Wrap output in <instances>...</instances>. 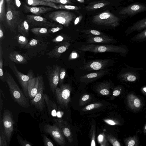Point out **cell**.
<instances>
[{"label": "cell", "mask_w": 146, "mask_h": 146, "mask_svg": "<svg viewBox=\"0 0 146 146\" xmlns=\"http://www.w3.org/2000/svg\"><path fill=\"white\" fill-rule=\"evenodd\" d=\"M6 16L4 23L7 29L16 33L19 25L25 19L22 12L18 10L12 0L6 1Z\"/></svg>", "instance_id": "obj_1"}, {"label": "cell", "mask_w": 146, "mask_h": 146, "mask_svg": "<svg viewBox=\"0 0 146 146\" xmlns=\"http://www.w3.org/2000/svg\"><path fill=\"white\" fill-rule=\"evenodd\" d=\"M4 76L13 100L23 108L29 107L30 105L28 98L20 90L11 75L6 70Z\"/></svg>", "instance_id": "obj_2"}, {"label": "cell", "mask_w": 146, "mask_h": 146, "mask_svg": "<svg viewBox=\"0 0 146 146\" xmlns=\"http://www.w3.org/2000/svg\"><path fill=\"white\" fill-rule=\"evenodd\" d=\"M78 49L84 52L94 53L112 52L118 53L125 56L128 53L129 49L125 45H114L94 44L82 45Z\"/></svg>", "instance_id": "obj_3"}, {"label": "cell", "mask_w": 146, "mask_h": 146, "mask_svg": "<svg viewBox=\"0 0 146 146\" xmlns=\"http://www.w3.org/2000/svg\"><path fill=\"white\" fill-rule=\"evenodd\" d=\"M50 44L47 41L32 38L23 48L26 50V54L30 59L35 58L44 55Z\"/></svg>", "instance_id": "obj_4"}, {"label": "cell", "mask_w": 146, "mask_h": 146, "mask_svg": "<svg viewBox=\"0 0 146 146\" xmlns=\"http://www.w3.org/2000/svg\"><path fill=\"white\" fill-rule=\"evenodd\" d=\"M46 16L51 22L58 23L66 27H69L71 22L76 18L74 13L63 10L52 11L48 13Z\"/></svg>", "instance_id": "obj_5"}, {"label": "cell", "mask_w": 146, "mask_h": 146, "mask_svg": "<svg viewBox=\"0 0 146 146\" xmlns=\"http://www.w3.org/2000/svg\"><path fill=\"white\" fill-rule=\"evenodd\" d=\"M119 20L118 17L106 11L94 16L92 22L97 25L115 27L119 25Z\"/></svg>", "instance_id": "obj_6"}, {"label": "cell", "mask_w": 146, "mask_h": 146, "mask_svg": "<svg viewBox=\"0 0 146 146\" xmlns=\"http://www.w3.org/2000/svg\"><path fill=\"white\" fill-rule=\"evenodd\" d=\"M71 88L68 84H62L60 87H57L55 90V95L57 101L62 108H67L70 101Z\"/></svg>", "instance_id": "obj_7"}, {"label": "cell", "mask_w": 146, "mask_h": 146, "mask_svg": "<svg viewBox=\"0 0 146 146\" xmlns=\"http://www.w3.org/2000/svg\"><path fill=\"white\" fill-rule=\"evenodd\" d=\"M61 67L57 64L51 67L47 66L46 67L45 74L49 82L51 91L54 95L59 82V74Z\"/></svg>", "instance_id": "obj_8"}, {"label": "cell", "mask_w": 146, "mask_h": 146, "mask_svg": "<svg viewBox=\"0 0 146 146\" xmlns=\"http://www.w3.org/2000/svg\"><path fill=\"white\" fill-rule=\"evenodd\" d=\"M3 125L7 142L9 143L14 130L15 121L12 112L4 109L2 115Z\"/></svg>", "instance_id": "obj_9"}, {"label": "cell", "mask_w": 146, "mask_h": 146, "mask_svg": "<svg viewBox=\"0 0 146 146\" xmlns=\"http://www.w3.org/2000/svg\"><path fill=\"white\" fill-rule=\"evenodd\" d=\"M25 19L29 24L32 27H41L47 28L53 27L57 24L50 21L48 19L40 16L34 15H27Z\"/></svg>", "instance_id": "obj_10"}, {"label": "cell", "mask_w": 146, "mask_h": 146, "mask_svg": "<svg viewBox=\"0 0 146 146\" xmlns=\"http://www.w3.org/2000/svg\"><path fill=\"white\" fill-rule=\"evenodd\" d=\"M39 86L38 91L36 96L31 100V103L40 111L43 110L45 102L44 98V79L42 75L38 76Z\"/></svg>", "instance_id": "obj_11"}, {"label": "cell", "mask_w": 146, "mask_h": 146, "mask_svg": "<svg viewBox=\"0 0 146 146\" xmlns=\"http://www.w3.org/2000/svg\"><path fill=\"white\" fill-rule=\"evenodd\" d=\"M43 130L45 133L49 134L59 145L61 146L65 145L66 142L64 136L60 129L56 125L45 124Z\"/></svg>", "instance_id": "obj_12"}, {"label": "cell", "mask_w": 146, "mask_h": 146, "mask_svg": "<svg viewBox=\"0 0 146 146\" xmlns=\"http://www.w3.org/2000/svg\"><path fill=\"white\" fill-rule=\"evenodd\" d=\"M9 66L13 71L21 86L23 92L26 96L29 97L27 88L29 81L30 79V75L28 73L25 75L19 71L17 69L15 63L9 62Z\"/></svg>", "instance_id": "obj_13"}, {"label": "cell", "mask_w": 146, "mask_h": 146, "mask_svg": "<svg viewBox=\"0 0 146 146\" xmlns=\"http://www.w3.org/2000/svg\"><path fill=\"white\" fill-rule=\"evenodd\" d=\"M127 68L119 74V78L121 80L125 82H134L139 78L138 70H141L143 68H135L125 64Z\"/></svg>", "instance_id": "obj_14"}, {"label": "cell", "mask_w": 146, "mask_h": 146, "mask_svg": "<svg viewBox=\"0 0 146 146\" xmlns=\"http://www.w3.org/2000/svg\"><path fill=\"white\" fill-rule=\"evenodd\" d=\"M146 11V5L142 3H134L123 8L119 14L132 16L139 13Z\"/></svg>", "instance_id": "obj_15"}, {"label": "cell", "mask_w": 146, "mask_h": 146, "mask_svg": "<svg viewBox=\"0 0 146 146\" xmlns=\"http://www.w3.org/2000/svg\"><path fill=\"white\" fill-rule=\"evenodd\" d=\"M108 59L97 60L85 62L80 68L87 71L98 70L104 69L108 65Z\"/></svg>", "instance_id": "obj_16"}, {"label": "cell", "mask_w": 146, "mask_h": 146, "mask_svg": "<svg viewBox=\"0 0 146 146\" xmlns=\"http://www.w3.org/2000/svg\"><path fill=\"white\" fill-rule=\"evenodd\" d=\"M28 73L30 75V79L28 83L27 91L29 97L31 100L34 99L37 93L39 79L38 76L35 77L32 70H29Z\"/></svg>", "instance_id": "obj_17"}, {"label": "cell", "mask_w": 146, "mask_h": 146, "mask_svg": "<svg viewBox=\"0 0 146 146\" xmlns=\"http://www.w3.org/2000/svg\"><path fill=\"white\" fill-rule=\"evenodd\" d=\"M70 45V43L68 41L60 42L46 54L50 58H58L61 54L68 48Z\"/></svg>", "instance_id": "obj_18"}, {"label": "cell", "mask_w": 146, "mask_h": 146, "mask_svg": "<svg viewBox=\"0 0 146 146\" xmlns=\"http://www.w3.org/2000/svg\"><path fill=\"white\" fill-rule=\"evenodd\" d=\"M53 121L55 124L60 129L64 136L70 143L73 141V137L72 132L70 126L67 122L61 119H54Z\"/></svg>", "instance_id": "obj_19"}, {"label": "cell", "mask_w": 146, "mask_h": 146, "mask_svg": "<svg viewBox=\"0 0 146 146\" xmlns=\"http://www.w3.org/2000/svg\"><path fill=\"white\" fill-rule=\"evenodd\" d=\"M23 11L25 13H31L34 15L41 16V14L54 10L55 9L46 6H30L26 4L23 5Z\"/></svg>", "instance_id": "obj_20"}, {"label": "cell", "mask_w": 146, "mask_h": 146, "mask_svg": "<svg viewBox=\"0 0 146 146\" xmlns=\"http://www.w3.org/2000/svg\"><path fill=\"white\" fill-rule=\"evenodd\" d=\"M44 98L49 113L53 117H57V119L61 118L63 113L59 110L55 102L51 100L45 94H44Z\"/></svg>", "instance_id": "obj_21"}, {"label": "cell", "mask_w": 146, "mask_h": 146, "mask_svg": "<svg viewBox=\"0 0 146 146\" xmlns=\"http://www.w3.org/2000/svg\"><path fill=\"white\" fill-rule=\"evenodd\" d=\"M9 58L11 61L18 64H26L30 59L27 54L21 53L16 51L10 52Z\"/></svg>", "instance_id": "obj_22"}, {"label": "cell", "mask_w": 146, "mask_h": 146, "mask_svg": "<svg viewBox=\"0 0 146 146\" xmlns=\"http://www.w3.org/2000/svg\"><path fill=\"white\" fill-rule=\"evenodd\" d=\"M108 71L100 70L96 72L85 74L80 77L81 81L88 83L95 80L106 75Z\"/></svg>", "instance_id": "obj_23"}, {"label": "cell", "mask_w": 146, "mask_h": 146, "mask_svg": "<svg viewBox=\"0 0 146 146\" xmlns=\"http://www.w3.org/2000/svg\"><path fill=\"white\" fill-rule=\"evenodd\" d=\"M146 29V17L137 21L128 27L125 31L126 36L134 31H141Z\"/></svg>", "instance_id": "obj_24"}, {"label": "cell", "mask_w": 146, "mask_h": 146, "mask_svg": "<svg viewBox=\"0 0 146 146\" xmlns=\"http://www.w3.org/2000/svg\"><path fill=\"white\" fill-rule=\"evenodd\" d=\"M127 101V105L131 110H138L142 107V104L141 100L133 94H130L128 95Z\"/></svg>", "instance_id": "obj_25"}, {"label": "cell", "mask_w": 146, "mask_h": 146, "mask_svg": "<svg viewBox=\"0 0 146 146\" xmlns=\"http://www.w3.org/2000/svg\"><path fill=\"white\" fill-rule=\"evenodd\" d=\"M115 40L108 36L103 35L99 36H90L87 40V42L90 43H108Z\"/></svg>", "instance_id": "obj_26"}, {"label": "cell", "mask_w": 146, "mask_h": 146, "mask_svg": "<svg viewBox=\"0 0 146 146\" xmlns=\"http://www.w3.org/2000/svg\"><path fill=\"white\" fill-rule=\"evenodd\" d=\"M25 1L28 5L32 6L43 5L52 7L56 9H59L56 4L52 2H48L41 0H25Z\"/></svg>", "instance_id": "obj_27"}, {"label": "cell", "mask_w": 146, "mask_h": 146, "mask_svg": "<svg viewBox=\"0 0 146 146\" xmlns=\"http://www.w3.org/2000/svg\"><path fill=\"white\" fill-rule=\"evenodd\" d=\"M110 3V2L105 1L92 2L88 5L86 9L88 11L94 10L108 5Z\"/></svg>", "instance_id": "obj_28"}, {"label": "cell", "mask_w": 146, "mask_h": 146, "mask_svg": "<svg viewBox=\"0 0 146 146\" xmlns=\"http://www.w3.org/2000/svg\"><path fill=\"white\" fill-rule=\"evenodd\" d=\"M29 25L25 19L19 25L17 29L20 34L26 37L29 35Z\"/></svg>", "instance_id": "obj_29"}, {"label": "cell", "mask_w": 146, "mask_h": 146, "mask_svg": "<svg viewBox=\"0 0 146 146\" xmlns=\"http://www.w3.org/2000/svg\"><path fill=\"white\" fill-rule=\"evenodd\" d=\"M48 29L44 27H35L31 29V31L38 36H43L48 34Z\"/></svg>", "instance_id": "obj_30"}, {"label": "cell", "mask_w": 146, "mask_h": 146, "mask_svg": "<svg viewBox=\"0 0 146 146\" xmlns=\"http://www.w3.org/2000/svg\"><path fill=\"white\" fill-rule=\"evenodd\" d=\"M110 84L108 82L102 83L98 85V90L102 95H108L110 93Z\"/></svg>", "instance_id": "obj_31"}, {"label": "cell", "mask_w": 146, "mask_h": 146, "mask_svg": "<svg viewBox=\"0 0 146 146\" xmlns=\"http://www.w3.org/2000/svg\"><path fill=\"white\" fill-rule=\"evenodd\" d=\"M14 38L17 39L18 44L22 48H23L29 42L28 39L26 36L19 34H17Z\"/></svg>", "instance_id": "obj_32"}, {"label": "cell", "mask_w": 146, "mask_h": 146, "mask_svg": "<svg viewBox=\"0 0 146 146\" xmlns=\"http://www.w3.org/2000/svg\"><path fill=\"white\" fill-rule=\"evenodd\" d=\"M131 40L137 42L146 41V29L132 37Z\"/></svg>", "instance_id": "obj_33"}, {"label": "cell", "mask_w": 146, "mask_h": 146, "mask_svg": "<svg viewBox=\"0 0 146 146\" xmlns=\"http://www.w3.org/2000/svg\"><path fill=\"white\" fill-rule=\"evenodd\" d=\"M5 0H0V22H4L6 18Z\"/></svg>", "instance_id": "obj_34"}, {"label": "cell", "mask_w": 146, "mask_h": 146, "mask_svg": "<svg viewBox=\"0 0 146 146\" xmlns=\"http://www.w3.org/2000/svg\"><path fill=\"white\" fill-rule=\"evenodd\" d=\"M125 145L127 146H137L138 142L135 136L127 138L124 139Z\"/></svg>", "instance_id": "obj_35"}, {"label": "cell", "mask_w": 146, "mask_h": 146, "mask_svg": "<svg viewBox=\"0 0 146 146\" xmlns=\"http://www.w3.org/2000/svg\"><path fill=\"white\" fill-rule=\"evenodd\" d=\"M3 53L1 44H0V78L3 82H5L3 70Z\"/></svg>", "instance_id": "obj_36"}, {"label": "cell", "mask_w": 146, "mask_h": 146, "mask_svg": "<svg viewBox=\"0 0 146 146\" xmlns=\"http://www.w3.org/2000/svg\"><path fill=\"white\" fill-rule=\"evenodd\" d=\"M7 141L3 126L0 127V146H7Z\"/></svg>", "instance_id": "obj_37"}, {"label": "cell", "mask_w": 146, "mask_h": 146, "mask_svg": "<svg viewBox=\"0 0 146 146\" xmlns=\"http://www.w3.org/2000/svg\"><path fill=\"white\" fill-rule=\"evenodd\" d=\"M105 137L113 146H120V143L113 136L109 134H106Z\"/></svg>", "instance_id": "obj_38"}, {"label": "cell", "mask_w": 146, "mask_h": 146, "mask_svg": "<svg viewBox=\"0 0 146 146\" xmlns=\"http://www.w3.org/2000/svg\"><path fill=\"white\" fill-rule=\"evenodd\" d=\"M59 9H63L72 10H77L79 9V7L77 6L65 5V4H59L56 5Z\"/></svg>", "instance_id": "obj_39"}, {"label": "cell", "mask_w": 146, "mask_h": 146, "mask_svg": "<svg viewBox=\"0 0 146 146\" xmlns=\"http://www.w3.org/2000/svg\"><path fill=\"white\" fill-rule=\"evenodd\" d=\"M67 38L66 35H60L52 39L51 41L55 43H60L62 42L66 41V40Z\"/></svg>", "instance_id": "obj_40"}, {"label": "cell", "mask_w": 146, "mask_h": 146, "mask_svg": "<svg viewBox=\"0 0 146 146\" xmlns=\"http://www.w3.org/2000/svg\"><path fill=\"white\" fill-rule=\"evenodd\" d=\"M17 139L20 145L21 146H31L33 145L25 139H24L19 135L17 136Z\"/></svg>", "instance_id": "obj_41"}, {"label": "cell", "mask_w": 146, "mask_h": 146, "mask_svg": "<svg viewBox=\"0 0 146 146\" xmlns=\"http://www.w3.org/2000/svg\"><path fill=\"white\" fill-rule=\"evenodd\" d=\"M85 34L92 36H99L104 35V34L98 31L94 30H88L82 31Z\"/></svg>", "instance_id": "obj_42"}, {"label": "cell", "mask_w": 146, "mask_h": 146, "mask_svg": "<svg viewBox=\"0 0 146 146\" xmlns=\"http://www.w3.org/2000/svg\"><path fill=\"white\" fill-rule=\"evenodd\" d=\"M95 127L94 125H93L90 129V137L91 140V146L95 145Z\"/></svg>", "instance_id": "obj_43"}, {"label": "cell", "mask_w": 146, "mask_h": 146, "mask_svg": "<svg viewBox=\"0 0 146 146\" xmlns=\"http://www.w3.org/2000/svg\"><path fill=\"white\" fill-rule=\"evenodd\" d=\"M66 74V70L63 67H61L59 74V82L60 85L62 84L63 82Z\"/></svg>", "instance_id": "obj_44"}, {"label": "cell", "mask_w": 146, "mask_h": 146, "mask_svg": "<svg viewBox=\"0 0 146 146\" xmlns=\"http://www.w3.org/2000/svg\"><path fill=\"white\" fill-rule=\"evenodd\" d=\"M42 1L51 2L54 3H59L61 4H71L72 2L70 0H41Z\"/></svg>", "instance_id": "obj_45"}, {"label": "cell", "mask_w": 146, "mask_h": 146, "mask_svg": "<svg viewBox=\"0 0 146 146\" xmlns=\"http://www.w3.org/2000/svg\"><path fill=\"white\" fill-rule=\"evenodd\" d=\"M63 28V27L62 25L60 24L57 25L56 26L48 29L49 33H55L62 30Z\"/></svg>", "instance_id": "obj_46"}, {"label": "cell", "mask_w": 146, "mask_h": 146, "mask_svg": "<svg viewBox=\"0 0 146 146\" xmlns=\"http://www.w3.org/2000/svg\"><path fill=\"white\" fill-rule=\"evenodd\" d=\"M43 141L44 145L45 146H54V145L52 142L45 135L42 136Z\"/></svg>", "instance_id": "obj_47"}, {"label": "cell", "mask_w": 146, "mask_h": 146, "mask_svg": "<svg viewBox=\"0 0 146 146\" xmlns=\"http://www.w3.org/2000/svg\"><path fill=\"white\" fill-rule=\"evenodd\" d=\"M100 103L91 104L87 106L84 109V110H89L99 107L102 106Z\"/></svg>", "instance_id": "obj_48"}, {"label": "cell", "mask_w": 146, "mask_h": 146, "mask_svg": "<svg viewBox=\"0 0 146 146\" xmlns=\"http://www.w3.org/2000/svg\"><path fill=\"white\" fill-rule=\"evenodd\" d=\"M5 30L3 25L2 23L0 22V44L2 43V42L4 38Z\"/></svg>", "instance_id": "obj_49"}, {"label": "cell", "mask_w": 146, "mask_h": 146, "mask_svg": "<svg viewBox=\"0 0 146 146\" xmlns=\"http://www.w3.org/2000/svg\"><path fill=\"white\" fill-rule=\"evenodd\" d=\"M98 140L101 145L105 146L107 145V143L105 137L103 135L100 134L98 137Z\"/></svg>", "instance_id": "obj_50"}, {"label": "cell", "mask_w": 146, "mask_h": 146, "mask_svg": "<svg viewBox=\"0 0 146 146\" xmlns=\"http://www.w3.org/2000/svg\"><path fill=\"white\" fill-rule=\"evenodd\" d=\"M4 98L1 94H0V117H2V112L3 106V98Z\"/></svg>", "instance_id": "obj_51"}, {"label": "cell", "mask_w": 146, "mask_h": 146, "mask_svg": "<svg viewBox=\"0 0 146 146\" xmlns=\"http://www.w3.org/2000/svg\"><path fill=\"white\" fill-rule=\"evenodd\" d=\"M104 121L106 122L110 125H114L119 124L118 122L111 119H107L104 120Z\"/></svg>", "instance_id": "obj_52"}, {"label": "cell", "mask_w": 146, "mask_h": 146, "mask_svg": "<svg viewBox=\"0 0 146 146\" xmlns=\"http://www.w3.org/2000/svg\"><path fill=\"white\" fill-rule=\"evenodd\" d=\"M82 18V15L79 16V17L76 18L74 21V25H76L77 24L80 22Z\"/></svg>", "instance_id": "obj_53"}, {"label": "cell", "mask_w": 146, "mask_h": 146, "mask_svg": "<svg viewBox=\"0 0 146 146\" xmlns=\"http://www.w3.org/2000/svg\"><path fill=\"white\" fill-rule=\"evenodd\" d=\"M90 96L88 94L84 95L82 98L81 101L82 102H85L88 100L90 98Z\"/></svg>", "instance_id": "obj_54"}, {"label": "cell", "mask_w": 146, "mask_h": 146, "mask_svg": "<svg viewBox=\"0 0 146 146\" xmlns=\"http://www.w3.org/2000/svg\"><path fill=\"white\" fill-rule=\"evenodd\" d=\"M121 93L120 91L118 90H115L113 92V95L114 96H117L119 95Z\"/></svg>", "instance_id": "obj_55"}, {"label": "cell", "mask_w": 146, "mask_h": 146, "mask_svg": "<svg viewBox=\"0 0 146 146\" xmlns=\"http://www.w3.org/2000/svg\"><path fill=\"white\" fill-rule=\"evenodd\" d=\"M77 54L76 52H73L70 54L69 58L70 59H71V58L72 59H74L77 58Z\"/></svg>", "instance_id": "obj_56"}, {"label": "cell", "mask_w": 146, "mask_h": 146, "mask_svg": "<svg viewBox=\"0 0 146 146\" xmlns=\"http://www.w3.org/2000/svg\"><path fill=\"white\" fill-rule=\"evenodd\" d=\"M143 131L144 133L146 134V121L143 128Z\"/></svg>", "instance_id": "obj_57"}, {"label": "cell", "mask_w": 146, "mask_h": 146, "mask_svg": "<svg viewBox=\"0 0 146 146\" xmlns=\"http://www.w3.org/2000/svg\"><path fill=\"white\" fill-rule=\"evenodd\" d=\"M15 3L16 5L18 7H19L20 5V3L18 0H15Z\"/></svg>", "instance_id": "obj_58"}, {"label": "cell", "mask_w": 146, "mask_h": 146, "mask_svg": "<svg viewBox=\"0 0 146 146\" xmlns=\"http://www.w3.org/2000/svg\"><path fill=\"white\" fill-rule=\"evenodd\" d=\"M79 2L81 3H84V0H77Z\"/></svg>", "instance_id": "obj_59"}, {"label": "cell", "mask_w": 146, "mask_h": 146, "mask_svg": "<svg viewBox=\"0 0 146 146\" xmlns=\"http://www.w3.org/2000/svg\"><path fill=\"white\" fill-rule=\"evenodd\" d=\"M143 90L145 93H146V87H144L143 88Z\"/></svg>", "instance_id": "obj_60"}, {"label": "cell", "mask_w": 146, "mask_h": 146, "mask_svg": "<svg viewBox=\"0 0 146 146\" xmlns=\"http://www.w3.org/2000/svg\"><path fill=\"white\" fill-rule=\"evenodd\" d=\"M10 0H6V1H10Z\"/></svg>", "instance_id": "obj_61"}]
</instances>
